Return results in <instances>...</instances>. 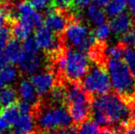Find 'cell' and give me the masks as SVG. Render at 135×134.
<instances>
[{"instance_id": "1", "label": "cell", "mask_w": 135, "mask_h": 134, "mask_svg": "<svg viewBox=\"0 0 135 134\" xmlns=\"http://www.w3.org/2000/svg\"><path fill=\"white\" fill-rule=\"evenodd\" d=\"M132 113L128 102L116 94L95 97L91 102L93 120L99 126L126 127L132 123Z\"/></svg>"}, {"instance_id": "2", "label": "cell", "mask_w": 135, "mask_h": 134, "mask_svg": "<svg viewBox=\"0 0 135 134\" xmlns=\"http://www.w3.org/2000/svg\"><path fill=\"white\" fill-rule=\"evenodd\" d=\"M107 71L116 95L127 102L135 99V76L122 59H108Z\"/></svg>"}, {"instance_id": "3", "label": "cell", "mask_w": 135, "mask_h": 134, "mask_svg": "<svg viewBox=\"0 0 135 134\" xmlns=\"http://www.w3.org/2000/svg\"><path fill=\"white\" fill-rule=\"evenodd\" d=\"M57 67L68 80L76 82L83 79L90 69V56L78 49L69 48L59 56Z\"/></svg>"}, {"instance_id": "4", "label": "cell", "mask_w": 135, "mask_h": 134, "mask_svg": "<svg viewBox=\"0 0 135 134\" xmlns=\"http://www.w3.org/2000/svg\"><path fill=\"white\" fill-rule=\"evenodd\" d=\"M72 122L68 109L56 104L41 108L36 118L38 127L45 131L70 127Z\"/></svg>"}, {"instance_id": "5", "label": "cell", "mask_w": 135, "mask_h": 134, "mask_svg": "<svg viewBox=\"0 0 135 134\" xmlns=\"http://www.w3.org/2000/svg\"><path fill=\"white\" fill-rule=\"evenodd\" d=\"M82 85L87 94L95 97L107 95L112 88L107 68L98 64L89 69L83 78Z\"/></svg>"}, {"instance_id": "6", "label": "cell", "mask_w": 135, "mask_h": 134, "mask_svg": "<svg viewBox=\"0 0 135 134\" xmlns=\"http://www.w3.org/2000/svg\"><path fill=\"white\" fill-rule=\"evenodd\" d=\"M66 43L75 49L88 53L96 45L97 39L93 33L80 21H72L64 31Z\"/></svg>"}, {"instance_id": "7", "label": "cell", "mask_w": 135, "mask_h": 134, "mask_svg": "<svg viewBox=\"0 0 135 134\" xmlns=\"http://www.w3.org/2000/svg\"><path fill=\"white\" fill-rule=\"evenodd\" d=\"M33 39L40 50L48 52H57L58 49H60L61 42L59 39L56 37L55 33L50 31L45 26L36 29Z\"/></svg>"}, {"instance_id": "8", "label": "cell", "mask_w": 135, "mask_h": 134, "mask_svg": "<svg viewBox=\"0 0 135 134\" xmlns=\"http://www.w3.org/2000/svg\"><path fill=\"white\" fill-rule=\"evenodd\" d=\"M30 81L33 84L39 97L49 95L56 83L54 75L48 71L38 72L35 75H31Z\"/></svg>"}, {"instance_id": "9", "label": "cell", "mask_w": 135, "mask_h": 134, "mask_svg": "<svg viewBox=\"0 0 135 134\" xmlns=\"http://www.w3.org/2000/svg\"><path fill=\"white\" fill-rule=\"evenodd\" d=\"M68 104H69L68 111L72 121L77 124H82L85 120H87V118L91 113V104L89 102L88 97L76 99Z\"/></svg>"}, {"instance_id": "10", "label": "cell", "mask_w": 135, "mask_h": 134, "mask_svg": "<svg viewBox=\"0 0 135 134\" xmlns=\"http://www.w3.org/2000/svg\"><path fill=\"white\" fill-rule=\"evenodd\" d=\"M67 25V18L61 11L50 10L44 17V26L55 34L64 32Z\"/></svg>"}, {"instance_id": "11", "label": "cell", "mask_w": 135, "mask_h": 134, "mask_svg": "<svg viewBox=\"0 0 135 134\" xmlns=\"http://www.w3.org/2000/svg\"><path fill=\"white\" fill-rule=\"evenodd\" d=\"M18 65L24 75H33L38 73L41 66V57L40 56L39 52H24Z\"/></svg>"}, {"instance_id": "12", "label": "cell", "mask_w": 135, "mask_h": 134, "mask_svg": "<svg viewBox=\"0 0 135 134\" xmlns=\"http://www.w3.org/2000/svg\"><path fill=\"white\" fill-rule=\"evenodd\" d=\"M33 17V16H32ZM32 17H18L17 22L13 25L11 33L18 41H24L30 37V34L33 31L34 26Z\"/></svg>"}, {"instance_id": "13", "label": "cell", "mask_w": 135, "mask_h": 134, "mask_svg": "<svg viewBox=\"0 0 135 134\" xmlns=\"http://www.w3.org/2000/svg\"><path fill=\"white\" fill-rule=\"evenodd\" d=\"M36 121L31 114L22 115L12 125V134H33Z\"/></svg>"}, {"instance_id": "14", "label": "cell", "mask_w": 135, "mask_h": 134, "mask_svg": "<svg viewBox=\"0 0 135 134\" xmlns=\"http://www.w3.org/2000/svg\"><path fill=\"white\" fill-rule=\"evenodd\" d=\"M108 24H109L111 32L117 35H122L132 29L133 21L130 15L127 13H122L115 18H112Z\"/></svg>"}, {"instance_id": "15", "label": "cell", "mask_w": 135, "mask_h": 134, "mask_svg": "<svg viewBox=\"0 0 135 134\" xmlns=\"http://www.w3.org/2000/svg\"><path fill=\"white\" fill-rule=\"evenodd\" d=\"M17 92L21 100L28 102L32 105H35L38 102L39 95H38L31 81L28 79H22L20 81L18 86Z\"/></svg>"}, {"instance_id": "16", "label": "cell", "mask_w": 135, "mask_h": 134, "mask_svg": "<svg viewBox=\"0 0 135 134\" xmlns=\"http://www.w3.org/2000/svg\"><path fill=\"white\" fill-rule=\"evenodd\" d=\"M3 53L7 63L10 64H18L24 53L22 44L18 39H10L3 50Z\"/></svg>"}, {"instance_id": "17", "label": "cell", "mask_w": 135, "mask_h": 134, "mask_svg": "<svg viewBox=\"0 0 135 134\" xmlns=\"http://www.w3.org/2000/svg\"><path fill=\"white\" fill-rule=\"evenodd\" d=\"M18 77V71L13 64H7L0 69V90L10 86Z\"/></svg>"}, {"instance_id": "18", "label": "cell", "mask_w": 135, "mask_h": 134, "mask_svg": "<svg viewBox=\"0 0 135 134\" xmlns=\"http://www.w3.org/2000/svg\"><path fill=\"white\" fill-rule=\"evenodd\" d=\"M86 17L87 19L90 23L95 26H98L100 24H103L107 19L106 12L96 5H90L86 8Z\"/></svg>"}, {"instance_id": "19", "label": "cell", "mask_w": 135, "mask_h": 134, "mask_svg": "<svg viewBox=\"0 0 135 134\" xmlns=\"http://www.w3.org/2000/svg\"><path fill=\"white\" fill-rule=\"evenodd\" d=\"M127 7V0H110L106 7V15L109 18H115L124 13Z\"/></svg>"}, {"instance_id": "20", "label": "cell", "mask_w": 135, "mask_h": 134, "mask_svg": "<svg viewBox=\"0 0 135 134\" xmlns=\"http://www.w3.org/2000/svg\"><path fill=\"white\" fill-rule=\"evenodd\" d=\"M0 116H1L9 125H13L20 116L18 105H15L14 104V105L4 107L3 108L1 109Z\"/></svg>"}, {"instance_id": "21", "label": "cell", "mask_w": 135, "mask_h": 134, "mask_svg": "<svg viewBox=\"0 0 135 134\" xmlns=\"http://www.w3.org/2000/svg\"><path fill=\"white\" fill-rule=\"evenodd\" d=\"M18 98V92L11 86L0 90V102L4 107L14 105Z\"/></svg>"}, {"instance_id": "22", "label": "cell", "mask_w": 135, "mask_h": 134, "mask_svg": "<svg viewBox=\"0 0 135 134\" xmlns=\"http://www.w3.org/2000/svg\"><path fill=\"white\" fill-rule=\"evenodd\" d=\"M110 33H111V29H110L109 24L105 22V23L97 26L94 32H93V35H94L95 39H97V41L104 42L108 39Z\"/></svg>"}, {"instance_id": "23", "label": "cell", "mask_w": 135, "mask_h": 134, "mask_svg": "<svg viewBox=\"0 0 135 134\" xmlns=\"http://www.w3.org/2000/svg\"><path fill=\"white\" fill-rule=\"evenodd\" d=\"M36 10L28 1H20L16 5V16L18 17H32Z\"/></svg>"}, {"instance_id": "24", "label": "cell", "mask_w": 135, "mask_h": 134, "mask_svg": "<svg viewBox=\"0 0 135 134\" xmlns=\"http://www.w3.org/2000/svg\"><path fill=\"white\" fill-rule=\"evenodd\" d=\"M99 125L95 120H85L77 130V134H98Z\"/></svg>"}, {"instance_id": "25", "label": "cell", "mask_w": 135, "mask_h": 134, "mask_svg": "<svg viewBox=\"0 0 135 134\" xmlns=\"http://www.w3.org/2000/svg\"><path fill=\"white\" fill-rule=\"evenodd\" d=\"M122 59L135 76V49L124 47Z\"/></svg>"}, {"instance_id": "26", "label": "cell", "mask_w": 135, "mask_h": 134, "mask_svg": "<svg viewBox=\"0 0 135 134\" xmlns=\"http://www.w3.org/2000/svg\"><path fill=\"white\" fill-rule=\"evenodd\" d=\"M49 97L54 104L61 105L62 101L65 100V88L61 86H54L52 91L49 93Z\"/></svg>"}, {"instance_id": "27", "label": "cell", "mask_w": 135, "mask_h": 134, "mask_svg": "<svg viewBox=\"0 0 135 134\" xmlns=\"http://www.w3.org/2000/svg\"><path fill=\"white\" fill-rule=\"evenodd\" d=\"M120 43L122 46L135 49V27L122 34L120 37Z\"/></svg>"}, {"instance_id": "28", "label": "cell", "mask_w": 135, "mask_h": 134, "mask_svg": "<svg viewBox=\"0 0 135 134\" xmlns=\"http://www.w3.org/2000/svg\"><path fill=\"white\" fill-rule=\"evenodd\" d=\"M124 46L122 45H112L106 49V56L108 59H122Z\"/></svg>"}, {"instance_id": "29", "label": "cell", "mask_w": 135, "mask_h": 134, "mask_svg": "<svg viewBox=\"0 0 135 134\" xmlns=\"http://www.w3.org/2000/svg\"><path fill=\"white\" fill-rule=\"evenodd\" d=\"M11 31L7 26L0 28V52H3L6 45L10 41Z\"/></svg>"}, {"instance_id": "30", "label": "cell", "mask_w": 135, "mask_h": 134, "mask_svg": "<svg viewBox=\"0 0 135 134\" xmlns=\"http://www.w3.org/2000/svg\"><path fill=\"white\" fill-rule=\"evenodd\" d=\"M22 48L25 52H39L40 51L33 37H28L26 39H24L23 43H22Z\"/></svg>"}, {"instance_id": "31", "label": "cell", "mask_w": 135, "mask_h": 134, "mask_svg": "<svg viewBox=\"0 0 135 134\" xmlns=\"http://www.w3.org/2000/svg\"><path fill=\"white\" fill-rule=\"evenodd\" d=\"M28 1L34 7V9L38 11L47 9L52 3V0H28Z\"/></svg>"}, {"instance_id": "32", "label": "cell", "mask_w": 135, "mask_h": 134, "mask_svg": "<svg viewBox=\"0 0 135 134\" xmlns=\"http://www.w3.org/2000/svg\"><path fill=\"white\" fill-rule=\"evenodd\" d=\"M11 14L12 12L10 9H8V7L5 6H0V28L5 27L7 22L9 20Z\"/></svg>"}, {"instance_id": "33", "label": "cell", "mask_w": 135, "mask_h": 134, "mask_svg": "<svg viewBox=\"0 0 135 134\" xmlns=\"http://www.w3.org/2000/svg\"><path fill=\"white\" fill-rule=\"evenodd\" d=\"M45 134H77V129L73 126L67 128H62V129H56L52 131H47Z\"/></svg>"}, {"instance_id": "34", "label": "cell", "mask_w": 135, "mask_h": 134, "mask_svg": "<svg viewBox=\"0 0 135 134\" xmlns=\"http://www.w3.org/2000/svg\"><path fill=\"white\" fill-rule=\"evenodd\" d=\"M18 107L20 114L27 115V114H31L32 109H33V105L28 103V102L21 100L20 102H18Z\"/></svg>"}, {"instance_id": "35", "label": "cell", "mask_w": 135, "mask_h": 134, "mask_svg": "<svg viewBox=\"0 0 135 134\" xmlns=\"http://www.w3.org/2000/svg\"><path fill=\"white\" fill-rule=\"evenodd\" d=\"M92 1L91 0H74L73 5L78 11L86 9L91 5Z\"/></svg>"}, {"instance_id": "36", "label": "cell", "mask_w": 135, "mask_h": 134, "mask_svg": "<svg viewBox=\"0 0 135 134\" xmlns=\"http://www.w3.org/2000/svg\"><path fill=\"white\" fill-rule=\"evenodd\" d=\"M73 1L74 0H54V4L57 8L64 10L69 8L73 5Z\"/></svg>"}, {"instance_id": "37", "label": "cell", "mask_w": 135, "mask_h": 134, "mask_svg": "<svg viewBox=\"0 0 135 134\" xmlns=\"http://www.w3.org/2000/svg\"><path fill=\"white\" fill-rule=\"evenodd\" d=\"M32 20H33V24L36 29L44 26V17L42 16V14H41L38 11H36L34 13L33 17H32Z\"/></svg>"}, {"instance_id": "38", "label": "cell", "mask_w": 135, "mask_h": 134, "mask_svg": "<svg viewBox=\"0 0 135 134\" xmlns=\"http://www.w3.org/2000/svg\"><path fill=\"white\" fill-rule=\"evenodd\" d=\"M9 124L0 116V134H5L7 133V131L9 128Z\"/></svg>"}, {"instance_id": "39", "label": "cell", "mask_w": 135, "mask_h": 134, "mask_svg": "<svg viewBox=\"0 0 135 134\" xmlns=\"http://www.w3.org/2000/svg\"><path fill=\"white\" fill-rule=\"evenodd\" d=\"M93 3V5H96L98 6V7H101V8H104L108 5V3H109L110 0H91Z\"/></svg>"}, {"instance_id": "40", "label": "cell", "mask_w": 135, "mask_h": 134, "mask_svg": "<svg viewBox=\"0 0 135 134\" xmlns=\"http://www.w3.org/2000/svg\"><path fill=\"white\" fill-rule=\"evenodd\" d=\"M127 7L131 14L135 18V0H127Z\"/></svg>"}, {"instance_id": "41", "label": "cell", "mask_w": 135, "mask_h": 134, "mask_svg": "<svg viewBox=\"0 0 135 134\" xmlns=\"http://www.w3.org/2000/svg\"><path fill=\"white\" fill-rule=\"evenodd\" d=\"M124 134H135V124L131 123L125 127Z\"/></svg>"}, {"instance_id": "42", "label": "cell", "mask_w": 135, "mask_h": 134, "mask_svg": "<svg viewBox=\"0 0 135 134\" xmlns=\"http://www.w3.org/2000/svg\"><path fill=\"white\" fill-rule=\"evenodd\" d=\"M98 134H119L118 131L114 129H110V128H104L101 131H99Z\"/></svg>"}, {"instance_id": "43", "label": "cell", "mask_w": 135, "mask_h": 134, "mask_svg": "<svg viewBox=\"0 0 135 134\" xmlns=\"http://www.w3.org/2000/svg\"><path fill=\"white\" fill-rule=\"evenodd\" d=\"M7 64V61L6 59L5 55H4L3 52H0V69L5 67Z\"/></svg>"}, {"instance_id": "44", "label": "cell", "mask_w": 135, "mask_h": 134, "mask_svg": "<svg viewBox=\"0 0 135 134\" xmlns=\"http://www.w3.org/2000/svg\"><path fill=\"white\" fill-rule=\"evenodd\" d=\"M5 134H9V133H5Z\"/></svg>"}, {"instance_id": "45", "label": "cell", "mask_w": 135, "mask_h": 134, "mask_svg": "<svg viewBox=\"0 0 135 134\" xmlns=\"http://www.w3.org/2000/svg\"><path fill=\"white\" fill-rule=\"evenodd\" d=\"M0 104H1V102H0Z\"/></svg>"}]
</instances>
